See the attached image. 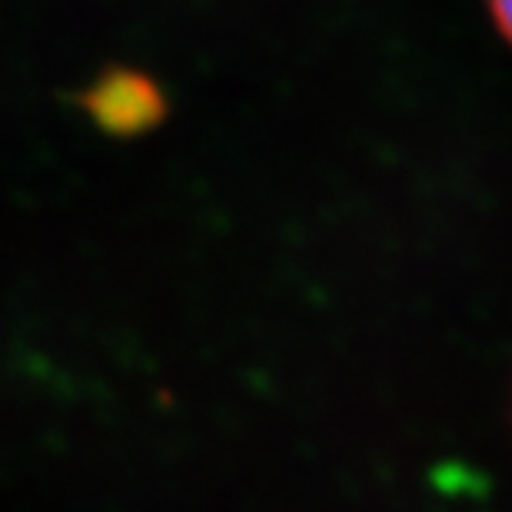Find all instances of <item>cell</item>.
Segmentation results:
<instances>
[{
  "label": "cell",
  "mask_w": 512,
  "mask_h": 512,
  "mask_svg": "<svg viewBox=\"0 0 512 512\" xmlns=\"http://www.w3.org/2000/svg\"><path fill=\"white\" fill-rule=\"evenodd\" d=\"M90 117L107 133H140L163 117V94L150 77L133 70H110L87 90Z\"/></svg>",
  "instance_id": "1"
},
{
  "label": "cell",
  "mask_w": 512,
  "mask_h": 512,
  "mask_svg": "<svg viewBox=\"0 0 512 512\" xmlns=\"http://www.w3.org/2000/svg\"><path fill=\"white\" fill-rule=\"evenodd\" d=\"M493 27L499 30V37L512 47V0H486Z\"/></svg>",
  "instance_id": "2"
}]
</instances>
